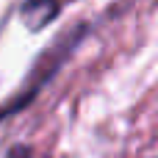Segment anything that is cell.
Returning a JSON list of instances; mask_svg holds the SVG:
<instances>
[{
	"instance_id": "obj_1",
	"label": "cell",
	"mask_w": 158,
	"mask_h": 158,
	"mask_svg": "<svg viewBox=\"0 0 158 158\" xmlns=\"http://www.w3.org/2000/svg\"><path fill=\"white\" fill-rule=\"evenodd\" d=\"M69 3L75 0H25L22 3V22L31 31H42L44 25H50Z\"/></svg>"
}]
</instances>
